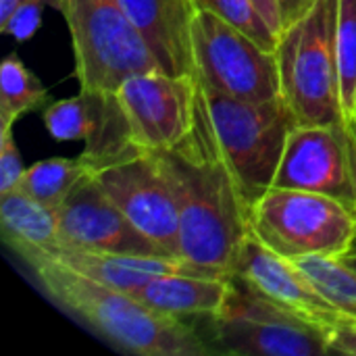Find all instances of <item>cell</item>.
<instances>
[{
    "label": "cell",
    "mask_w": 356,
    "mask_h": 356,
    "mask_svg": "<svg viewBox=\"0 0 356 356\" xmlns=\"http://www.w3.org/2000/svg\"><path fill=\"white\" fill-rule=\"evenodd\" d=\"M75 56L79 90L115 94L125 79L159 69L140 29L119 0H52Z\"/></svg>",
    "instance_id": "277c9868"
},
{
    "label": "cell",
    "mask_w": 356,
    "mask_h": 356,
    "mask_svg": "<svg viewBox=\"0 0 356 356\" xmlns=\"http://www.w3.org/2000/svg\"><path fill=\"white\" fill-rule=\"evenodd\" d=\"M213 321V353L234 356H321L332 332L259 294L232 275L229 292Z\"/></svg>",
    "instance_id": "8992f818"
},
{
    "label": "cell",
    "mask_w": 356,
    "mask_h": 356,
    "mask_svg": "<svg viewBox=\"0 0 356 356\" xmlns=\"http://www.w3.org/2000/svg\"><path fill=\"white\" fill-rule=\"evenodd\" d=\"M33 259H50L67 269H73L75 273L102 284L106 288L136 294L140 288H144L152 277L165 275V273H196V275H221L229 277L227 273L194 265L190 261H175V259H163V257H129V254H113V252H98V250H83V248H71L56 244L54 248L35 254L23 263H29Z\"/></svg>",
    "instance_id": "9a60e30c"
},
{
    "label": "cell",
    "mask_w": 356,
    "mask_h": 356,
    "mask_svg": "<svg viewBox=\"0 0 356 356\" xmlns=\"http://www.w3.org/2000/svg\"><path fill=\"white\" fill-rule=\"evenodd\" d=\"M204 100L219 146L252 204L273 188L288 136L298 121L284 98L248 102L204 92Z\"/></svg>",
    "instance_id": "52a82bcc"
},
{
    "label": "cell",
    "mask_w": 356,
    "mask_h": 356,
    "mask_svg": "<svg viewBox=\"0 0 356 356\" xmlns=\"http://www.w3.org/2000/svg\"><path fill=\"white\" fill-rule=\"evenodd\" d=\"M25 167L13 136V125L0 127V194L13 192L23 179Z\"/></svg>",
    "instance_id": "cb8c5ba5"
},
{
    "label": "cell",
    "mask_w": 356,
    "mask_h": 356,
    "mask_svg": "<svg viewBox=\"0 0 356 356\" xmlns=\"http://www.w3.org/2000/svg\"><path fill=\"white\" fill-rule=\"evenodd\" d=\"M313 4H315V0H280V10H282V23H284V27H288L290 23H294Z\"/></svg>",
    "instance_id": "4316f807"
},
{
    "label": "cell",
    "mask_w": 356,
    "mask_h": 356,
    "mask_svg": "<svg viewBox=\"0 0 356 356\" xmlns=\"http://www.w3.org/2000/svg\"><path fill=\"white\" fill-rule=\"evenodd\" d=\"M23 0H0V29L6 25V21L10 19V15L15 13V8L21 4Z\"/></svg>",
    "instance_id": "f1b7e54d"
},
{
    "label": "cell",
    "mask_w": 356,
    "mask_h": 356,
    "mask_svg": "<svg viewBox=\"0 0 356 356\" xmlns=\"http://www.w3.org/2000/svg\"><path fill=\"white\" fill-rule=\"evenodd\" d=\"M88 173H92V169L83 163L81 156L46 159L25 169L17 190L25 192L33 200L42 202L44 207L58 211L67 200V196L71 194V190L77 186V181Z\"/></svg>",
    "instance_id": "ac0fdd59"
},
{
    "label": "cell",
    "mask_w": 356,
    "mask_h": 356,
    "mask_svg": "<svg viewBox=\"0 0 356 356\" xmlns=\"http://www.w3.org/2000/svg\"><path fill=\"white\" fill-rule=\"evenodd\" d=\"M355 250H356V244H355Z\"/></svg>",
    "instance_id": "1f68e13d"
},
{
    "label": "cell",
    "mask_w": 356,
    "mask_h": 356,
    "mask_svg": "<svg viewBox=\"0 0 356 356\" xmlns=\"http://www.w3.org/2000/svg\"><path fill=\"white\" fill-rule=\"evenodd\" d=\"M196 79L207 94L248 102L282 98L277 54L209 8H198L192 29Z\"/></svg>",
    "instance_id": "ba28073f"
},
{
    "label": "cell",
    "mask_w": 356,
    "mask_h": 356,
    "mask_svg": "<svg viewBox=\"0 0 356 356\" xmlns=\"http://www.w3.org/2000/svg\"><path fill=\"white\" fill-rule=\"evenodd\" d=\"M56 215L63 246L129 257L171 259L165 248L127 219V215L102 190L94 173H88L77 181Z\"/></svg>",
    "instance_id": "7c38bea8"
},
{
    "label": "cell",
    "mask_w": 356,
    "mask_h": 356,
    "mask_svg": "<svg viewBox=\"0 0 356 356\" xmlns=\"http://www.w3.org/2000/svg\"><path fill=\"white\" fill-rule=\"evenodd\" d=\"M198 8H209L221 19L229 21L238 29L246 31L254 42L267 50H277L280 33L267 23V19L257 8L254 0H196Z\"/></svg>",
    "instance_id": "603a6c76"
},
{
    "label": "cell",
    "mask_w": 356,
    "mask_h": 356,
    "mask_svg": "<svg viewBox=\"0 0 356 356\" xmlns=\"http://www.w3.org/2000/svg\"><path fill=\"white\" fill-rule=\"evenodd\" d=\"M94 175L140 232L165 248L171 259L184 261L177 204L156 152L140 150L94 171Z\"/></svg>",
    "instance_id": "30bf717a"
},
{
    "label": "cell",
    "mask_w": 356,
    "mask_h": 356,
    "mask_svg": "<svg viewBox=\"0 0 356 356\" xmlns=\"http://www.w3.org/2000/svg\"><path fill=\"white\" fill-rule=\"evenodd\" d=\"M332 196L356 211V136L336 125H296L273 181Z\"/></svg>",
    "instance_id": "8fae6325"
},
{
    "label": "cell",
    "mask_w": 356,
    "mask_h": 356,
    "mask_svg": "<svg viewBox=\"0 0 356 356\" xmlns=\"http://www.w3.org/2000/svg\"><path fill=\"white\" fill-rule=\"evenodd\" d=\"M257 8L261 10V15L267 19V23L277 31L282 33L284 29V23H282V10H280V0H254Z\"/></svg>",
    "instance_id": "83f0119b"
},
{
    "label": "cell",
    "mask_w": 356,
    "mask_h": 356,
    "mask_svg": "<svg viewBox=\"0 0 356 356\" xmlns=\"http://www.w3.org/2000/svg\"><path fill=\"white\" fill-rule=\"evenodd\" d=\"M42 292L113 346L142 356L213 355L186 319L156 313L127 292L96 284L50 259L25 263Z\"/></svg>",
    "instance_id": "7a4b0ae2"
},
{
    "label": "cell",
    "mask_w": 356,
    "mask_h": 356,
    "mask_svg": "<svg viewBox=\"0 0 356 356\" xmlns=\"http://www.w3.org/2000/svg\"><path fill=\"white\" fill-rule=\"evenodd\" d=\"M336 27L338 0H315L307 13L280 33L275 54L282 98L300 125L350 129L340 100Z\"/></svg>",
    "instance_id": "3957f363"
},
{
    "label": "cell",
    "mask_w": 356,
    "mask_h": 356,
    "mask_svg": "<svg viewBox=\"0 0 356 356\" xmlns=\"http://www.w3.org/2000/svg\"><path fill=\"white\" fill-rule=\"evenodd\" d=\"M156 154L175 196L184 261L232 275L250 236V204L219 146L202 88L192 131Z\"/></svg>",
    "instance_id": "6da1fadb"
},
{
    "label": "cell",
    "mask_w": 356,
    "mask_h": 356,
    "mask_svg": "<svg viewBox=\"0 0 356 356\" xmlns=\"http://www.w3.org/2000/svg\"><path fill=\"white\" fill-rule=\"evenodd\" d=\"M134 144L148 152L175 148L192 131L198 115L200 86L190 75L161 69L131 75L117 90Z\"/></svg>",
    "instance_id": "9c48e42d"
},
{
    "label": "cell",
    "mask_w": 356,
    "mask_h": 356,
    "mask_svg": "<svg viewBox=\"0 0 356 356\" xmlns=\"http://www.w3.org/2000/svg\"><path fill=\"white\" fill-rule=\"evenodd\" d=\"M232 277V275H229ZM229 277L196 275V273H165L152 277L140 288L138 298L148 309L169 317H215L219 315L229 292Z\"/></svg>",
    "instance_id": "2e32d148"
},
{
    "label": "cell",
    "mask_w": 356,
    "mask_h": 356,
    "mask_svg": "<svg viewBox=\"0 0 356 356\" xmlns=\"http://www.w3.org/2000/svg\"><path fill=\"white\" fill-rule=\"evenodd\" d=\"M232 275L244 280L271 302L327 330H336L340 325L342 313L315 290L300 269L292 261L267 248L252 234L244 242Z\"/></svg>",
    "instance_id": "4fadbf2b"
},
{
    "label": "cell",
    "mask_w": 356,
    "mask_h": 356,
    "mask_svg": "<svg viewBox=\"0 0 356 356\" xmlns=\"http://www.w3.org/2000/svg\"><path fill=\"white\" fill-rule=\"evenodd\" d=\"M42 119L46 131L58 142H86L96 123V102L94 92L79 90L77 96L50 100L44 111Z\"/></svg>",
    "instance_id": "44dd1931"
},
{
    "label": "cell",
    "mask_w": 356,
    "mask_h": 356,
    "mask_svg": "<svg viewBox=\"0 0 356 356\" xmlns=\"http://www.w3.org/2000/svg\"><path fill=\"white\" fill-rule=\"evenodd\" d=\"M140 29L161 71L196 77L194 19L196 0H119Z\"/></svg>",
    "instance_id": "5bb4252c"
},
{
    "label": "cell",
    "mask_w": 356,
    "mask_h": 356,
    "mask_svg": "<svg viewBox=\"0 0 356 356\" xmlns=\"http://www.w3.org/2000/svg\"><path fill=\"white\" fill-rule=\"evenodd\" d=\"M336 56L342 113L356 134V0H338Z\"/></svg>",
    "instance_id": "7402d4cb"
},
{
    "label": "cell",
    "mask_w": 356,
    "mask_h": 356,
    "mask_svg": "<svg viewBox=\"0 0 356 356\" xmlns=\"http://www.w3.org/2000/svg\"><path fill=\"white\" fill-rule=\"evenodd\" d=\"M342 323H348V325H355L356 327V315H346V313H342L340 325H342Z\"/></svg>",
    "instance_id": "f546056e"
},
{
    "label": "cell",
    "mask_w": 356,
    "mask_h": 356,
    "mask_svg": "<svg viewBox=\"0 0 356 356\" xmlns=\"http://www.w3.org/2000/svg\"><path fill=\"white\" fill-rule=\"evenodd\" d=\"M330 353H338V355L356 356V327L342 323L332 332V340H330Z\"/></svg>",
    "instance_id": "484cf974"
},
{
    "label": "cell",
    "mask_w": 356,
    "mask_h": 356,
    "mask_svg": "<svg viewBox=\"0 0 356 356\" xmlns=\"http://www.w3.org/2000/svg\"><path fill=\"white\" fill-rule=\"evenodd\" d=\"M342 259H344V261H346V263H348L350 267H355V269H356V250L348 252V254H346V257H342Z\"/></svg>",
    "instance_id": "4dcf8cb0"
},
{
    "label": "cell",
    "mask_w": 356,
    "mask_h": 356,
    "mask_svg": "<svg viewBox=\"0 0 356 356\" xmlns=\"http://www.w3.org/2000/svg\"><path fill=\"white\" fill-rule=\"evenodd\" d=\"M250 234L288 261L346 257L356 244V211L292 188H269L250 204Z\"/></svg>",
    "instance_id": "5b68a950"
},
{
    "label": "cell",
    "mask_w": 356,
    "mask_h": 356,
    "mask_svg": "<svg viewBox=\"0 0 356 356\" xmlns=\"http://www.w3.org/2000/svg\"><path fill=\"white\" fill-rule=\"evenodd\" d=\"M46 2L48 0H23L0 31L17 40H29L42 23V8Z\"/></svg>",
    "instance_id": "d4e9b609"
},
{
    "label": "cell",
    "mask_w": 356,
    "mask_h": 356,
    "mask_svg": "<svg viewBox=\"0 0 356 356\" xmlns=\"http://www.w3.org/2000/svg\"><path fill=\"white\" fill-rule=\"evenodd\" d=\"M0 227L6 246L21 261L60 244L56 211L44 207L21 190L0 194Z\"/></svg>",
    "instance_id": "e0dca14e"
},
{
    "label": "cell",
    "mask_w": 356,
    "mask_h": 356,
    "mask_svg": "<svg viewBox=\"0 0 356 356\" xmlns=\"http://www.w3.org/2000/svg\"><path fill=\"white\" fill-rule=\"evenodd\" d=\"M48 102L46 88L23 60L17 54L6 56L0 67V127L15 125L19 117L44 108Z\"/></svg>",
    "instance_id": "d6986e66"
},
{
    "label": "cell",
    "mask_w": 356,
    "mask_h": 356,
    "mask_svg": "<svg viewBox=\"0 0 356 356\" xmlns=\"http://www.w3.org/2000/svg\"><path fill=\"white\" fill-rule=\"evenodd\" d=\"M315 290L340 313L356 315V269L338 257H305L292 261Z\"/></svg>",
    "instance_id": "ffe728a7"
}]
</instances>
